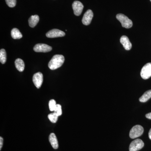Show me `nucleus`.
<instances>
[{"label": "nucleus", "mask_w": 151, "mask_h": 151, "mask_svg": "<svg viewBox=\"0 0 151 151\" xmlns=\"http://www.w3.org/2000/svg\"><path fill=\"white\" fill-rule=\"evenodd\" d=\"M65 60L64 56L61 55H55L48 63V67L51 70H54L61 67Z\"/></svg>", "instance_id": "1"}, {"label": "nucleus", "mask_w": 151, "mask_h": 151, "mask_svg": "<svg viewBox=\"0 0 151 151\" xmlns=\"http://www.w3.org/2000/svg\"><path fill=\"white\" fill-rule=\"evenodd\" d=\"M116 18L122 24V26L126 28H130L133 25V22L131 19L125 15L119 14L116 15Z\"/></svg>", "instance_id": "2"}, {"label": "nucleus", "mask_w": 151, "mask_h": 151, "mask_svg": "<svg viewBox=\"0 0 151 151\" xmlns=\"http://www.w3.org/2000/svg\"><path fill=\"white\" fill-rule=\"evenodd\" d=\"M144 132V128L140 125L135 126L131 129L129 133V137L131 139H135L139 137Z\"/></svg>", "instance_id": "3"}, {"label": "nucleus", "mask_w": 151, "mask_h": 151, "mask_svg": "<svg viewBox=\"0 0 151 151\" xmlns=\"http://www.w3.org/2000/svg\"><path fill=\"white\" fill-rule=\"evenodd\" d=\"M144 146V143L140 139H136L130 145L129 151H138L141 150Z\"/></svg>", "instance_id": "4"}, {"label": "nucleus", "mask_w": 151, "mask_h": 151, "mask_svg": "<svg viewBox=\"0 0 151 151\" xmlns=\"http://www.w3.org/2000/svg\"><path fill=\"white\" fill-rule=\"evenodd\" d=\"M141 76L144 79H147L151 76V63H147L142 68Z\"/></svg>", "instance_id": "5"}, {"label": "nucleus", "mask_w": 151, "mask_h": 151, "mask_svg": "<svg viewBox=\"0 0 151 151\" xmlns=\"http://www.w3.org/2000/svg\"><path fill=\"white\" fill-rule=\"evenodd\" d=\"M33 49L36 52H46L51 51L52 47L45 44H37L34 47Z\"/></svg>", "instance_id": "6"}, {"label": "nucleus", "mask_w": 151, "mask_h": 151, "mask_svg": "<svg viewBox=\"0 0 151 151\" xmlns=\"http://www.w3.org/2000/svg\"><path fill=\"white\" fill-rule=\"evenodd\" d=\"M74 14L76 16H78L81 14L84 8L83 4L79 1H75L72 4Z\"/></svg>", "instance_id": "7"}, {"label": "nucleus", "mask_w": 151, "mask_h": 151, "mask_svg": "<svg viewBox=\"0 0 151 151\" xmlns=\"http://www.w3.org/2000/svg\"><path fill=\"white\" fill-rule=\"evenodd\" d=\"M33 82L37 88L39 89L43 82V75L41 72L35 73L33 76Z\"/></svg>", "instance_id": "8"}, {"label": "nucleus", "mask_w": 151, "mask_h": 151, "mask_svg": "<svg viewBox=\"0 0 151 151\" xmlns=\"http://www.w3.org/2000/svg\"><path fill=\"white\" fill-rule=\"evenodd\" d=\"M46 35L48 38L62 37L65 35V33L60 30L53 29L47 33Z\"/></svg>", "instance_id": "9"}, {"label": "nucleus", "mask_w": 151, "mask_h": 151, "mask_svg": "<svg viewBox=\"0 0 151 151\" xmlns=\"http://www.w3.org/2000/svg\"><path fill=\"white\" fill-rule=\"evenodd\" d=\"M93 17V12L91 10H88L84 14L82 18V23L85 25H88L91 23Z\"/></svg>", "instance_id": "10"}, {"label": "nucleus", "mask_w": 151, "mask_h": 151, "mask_svg": "<svg viewBox=\"0 0 151 151\" xmlns=\"http://www.w3.org/2000/svg\"><path fill=\"white\" fill-rule=\"evenodd\" d=\"M120 42L126 50H130L132 48V43L130 42L129 38L126 36H122L120 39Z\"/></svg>", "instance_id": "11"}, {"label": "nucleus", "mask_w": 151, "mask_h": 151, "mask_svg": "<svg viewBox=\"0 0 151 151\" xmlns=\"http://www.w3.org/2000/svg\"><path fill=\"white\" fill-rule=\"evenodd\" d=\"M49 140L53 149H57L58 148V143L57 139L54 133H51L49 137Z\"/></svg>", "instance_id": "12"}, {"label": "nucleus", "mask_w": 151, "mask_h": 151, "mask_svg": "<svg viewBox=\"0 0 151 151\" xmlns=\"http://www.w3.org/2000/svg\"><path fill=\"white\" fill-rule=\"evenodd\" d=\"M39 17L37 15L32 16L28 20L29 26L32 28L35 27L39 21Z\"/></svg>", "instance_id": "13"}, {"label": "nucleus", "mask_w": 151, "mask_h": 151, "mask_svg": "<svg viewBox=\"0 0 151 151\" xmlns=\"http://www.w3.org/2000/svg\"><path fill=\"white\" fill-rule=\"evenodd\" d=\"M15 65L17 69L20 72L23 71L24 69V63L23 60L20 58H18L15 61Z\"/></svg>", "instance_id": "14"}, {"label": "nucleus", "mask_w": 151, "mask_h": 151, "mask_svg": "<svg viewBox=\"0 0 151 151\" xmlns=\"http://www.w3.org/2000/svg\"><path fill=\"white\" fill-rule=\"evenodd\" d=\"M11 36L14 39H20L22 37L21 33L18 29L14 28L11 31Z\"/></svg>", "instance_id": "15"}, {"label": "nucleus", "mask_w": 151, "mask_h": 151, "mask_svg": "<svg viewBox=\"0 0 151 151\" xmlns=\"http://www.w3.org/2000/svg\"><path fill=\"white\" fill-rule=\"evenodd\" d=\"M151 98V90H149L146 91L143 94L142 96L140 97L139 100L140 102H142V103H145Z\"/></svg>", "instance_id": "16"}, {"label": "nucleus", "mask_w": 151, "mask_h": 151, "mask_svg": "<svg viewBox=\"0 0 151 151\" xmlns=\"http://www.w3.org/2000/svg\"><path fill=\"white\" fill-rule=\"evenodd\" d=\"M6 60V53L5 50L2 49L0 50V61L2 64H4Z\"/></svg>", "instance_id": "17"}, {"label": "nucleus", "mask_w": 151, "mask_h": 151, "mask_svg": "<svg viewBox=\"0 0 151 151\" xmlns=\"http://www.w3.org/2000/svg\"><path fill=\"white\" fill-rule=\"evenodd\" d=\"M58 117L59 116H58L56 113H55L54 112L53 113L49 114L48 116V119L52 123H56Z\"/></svg>", "instance_id": "18"}, {"label": "nucleus", "mask_w": 151, "mask_h": 151, "mask_svg": "<svg viewBox=\"0 0 151 151\" xmlns=\"http://www.w3.org/2000/svg\"><path fill=\"white\" fill-rule=\"evenodd\" d=\"M56 103L54 100H51L49 103V107L50 111H54L56 106Z\"/></svg>", "instance_id": "19"}, {"label": "nucleus", "mask_w": 151, "mask_h": 151, "mask_svg": "<svg viewBox=\"0 0 151 151\" xmlns=\"http://www.w3.org/2000/svg\"><path fill=\"white\" fill-rule=\"evenodd\" d=\"M54 112L56 113L58 116H61L62 114V109H61V106L59 104H57L56 107L55 109Z\"/></svg>", "instance_id": "20"}, {"label": "nucleus", "mask_w": 151, "mask_h": 151, "mask_svg": "<svg viewBox=\"0 0 151 151\" xmlns=\"http://www.w3.org/2000/svg\"><path fill=\"white\" fill-rule=\"evenodd\" d=\"M6 3L9 7L13 8L16 5V0H5Z\"/></svg>", "instance_id": "21"}, {"label": "nucleus", "mask_w": 151, "mask_h": 151, "mask_svg": "<svg viewBox=\"0 0 151 151\" xmlns=\"http://www.w3.org/2000/svg\"><path fill=\"white\" fill-rule=\"evenodd\" d=\"M3 142H4V139L2 137H0V150H1L2 148Z\"/></svg>", "instance_id": "22"}, {"label": "nucleus", "mask_w": 151, "mask_h": 151, "mask_svg": "<svg viewBox=\"0 0 151 151\" xmlns=\"http://www.w3.org/2000/svg\"><path fill=\"white\" fill-rule=\"evenodd\" d=\"M146 117L147 119H151V113H147L146 114Z\"/></svg>", "instance_id": "23"}, {"label": "nucleus", "mask_w": 151, "mask_h": 151, "mask_svg": "<svg viewBox=\"0 0 151 151\" xmlns=\"http://www.w3.org/2000/svg\"><path fill=\"white\" fill-rule=\"evenodd\" d=\"M149 138L151 140V129H150L149 132Z\"/></svg>", "instance_id": "24"}, {"label": "nucleus", "mask_w": 151, "mask_h": 151, "mask_svg": "<svg viewBox=\"0 0 151 151\" xmlns=\"http://www.w3.org/2000/svg\"><path fill=\"white\" fill-rule=\"evenodd\" d=\"M150 1H151V0H150Z\"/></svg>", "instance_id": "25"}]
</instances>
